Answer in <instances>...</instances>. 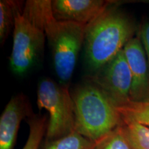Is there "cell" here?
Wrapping results in <instances>:
<instances>
[{
    "mask_svg": "<svg viewBox=\"0 0 149 149\" xmlns=\"http://www.w3.org/2000/svg\"><path fill=\"white\" fill-rule=\"evenodd\" d=\"M51 0H29L22 13L45 33L53 55L54 67L61 84L68 82L73 74L78 55L84 43L87 26L59 21L54 17Z\"/></svg>",
    "mask_w": 149,
    "mask_h": 149,
    "instance_id": "1",
    "label": "cell"
},
{
    "mask_svg": "<svg viewBox=\"0 0 149 149\" xmlns=\"http://www.w3.org/2000/svg\"><path fill=\"white\" fill-rule=\"evenodd\" d=\"M135 26L128 16L111 6L86 26L85 58L96 72L113 59L134 37Z\"/></svg>",
    "mask_w": 149,
    "mask_h": 149,
    "instance_id": "2",
    "label": "cell"
},
{
    "mask_svg": "<svg viewBox=\"0 0 149 149\" xmlns=\"http://www.w3.org/2000/svg\"><path fill=\"white\" fill-rule=\"evenodd\" d=\"M74 103L75 131L98 142L122 124L114 103L95 84L87 81L72 93Z\"/></svg>",
    "mask_w": 149,
    "mask_h": 149,
    "instance_id": "3",
    "label": "cell"
},
{
    "mask_svg": "<svg viewBox=\"0 0 149 149\" xmlns=\"http://www.w3.org/2000/svg\"><path fill=\"white\" fill-rule=\"evenodd\" d=\"M37 106L49 113L45 140H54L75 131L74 103L68 86L49 78L41 80L37 88Z\"/></svg>",
    "mask_w": 149,
    "mask_h": 149,
    "instance_id": "4",
    "label": "cell"
},
{
    "mask_svg": "<svg viewBox=\"0 0 149 149\" xmlns=\"http://www.w3.org/2000/svg\"><path fill=\"white\" fill-rule=\"evenodd\" d=\"M19 2L15 13L13 42L10 56V66L18 75L26 73L42 55L46 35L22 13Z\"/></svg>",
    "mask_w": 149,
    "mask_h": 149,
    "instance_id": "5",
    "label": "cell"
},
{
    "mask_svg": "<svg viewBox=\"0 0 149 149\" xmlns=\"http://www.w3.org/2000/svg\"><path fill=\"white\" fill-rule=\"evenodd\" d=\"M93 73L87 81L98 86L117 107L131 102L132 75L124 49Z\"/></svg>",
    "mask_w": 149,
    "mask_h": 149,
    "instance_id": "6",
    "label": "cell"
},
{
    "mask_svg": "<svg viewBox=\"0 0 149 149\" xmlns=\"http://www.w3.org/2000/svg\"><path fill=\"white\" fill-rule=\"evenodd\" d=\"M124 52L132 75L130 100L133 102L148 101L149 66L139 35L126 44Z\"/></svg>",
    "mask_w": 149,
    "mask_h": 149,
    "instance_id": "7",
    "label": "cell"
},
{
    "mask_svg": "<svg viewBox=\"0 0 149 149\" xmlns=\"http://www.w3.org/2000/svg\"><path fill=\"white\" fill-rule=\"evenodd\" d=\"M113 3L104 0H53L51 7L57 20L88 26Z\"/></svg>",
    "mask_w": 149,
    "mask_h": 149,
    "instance_id": "8",
    "label": "cell"
},
{
    "mask_svg": "<svg viewBox=\"0 0 149 149\" xmlns=\"http://www.w3.org/2000/svg\"><path fill=\"white\" fill-rule=\"evenodd\" d=\"M32 115V108L23 94L13 96L0 117V149H13L22 121Z\"/></svg>",
    "mask_w": 149,
    "mask_h": 149,
    "instance_id": "9",
    "label": "cell"
},
{
    "mask_svg": "<svg viewBox=\"0 0 149 149\" xmlns=\"http://www.w3.org/2000/svg\"><path fill=\"white\" fill-rule=\"evenodd\" d=\"M97 143L74 131L54 140H45L40 149H95Z\"/></svg>",
    "mask_w": 149,
    "mask_h": 149,
    "instance_id": "10",
    "label": "cell"
},
{
    "mask_svg": "<svg viewBox=\"0 0 149 149\" xmlns=\"http://www.w3.org/2000/svg\"><path fill=\"white\" fill-rule=\"evenodd\" d=\"M122 125L134 149H149V127L122 119Z\"/></svg>",
    "mask_w": 149,
    "mask_h": 149,
    "instance_id": "11",
    "label": "cell"
},
{
    "mask_svg": "<svg viewBox=\"0 0 149 149\" xmlns=\"http://www.w3.org/2000/svg\"><path fill=\"white\" fill-rule=\"evenodd\" d=\"M29 134L23 149H40L42 140L47 130L48 120L46 115H32L29 117Z\"/></svg>",
    "mask_w": 149,
    "mask_h": 149,
    "instance_id": "12",
    "label": "cell"
},
{
    "mask_svg": "<svg viewBox=\"0 0 149 149\" xmlns=\"http://www.w3.org/2000/svg\"><path fill=\"white\" fill-rule=\"evenodd\" d=\"M117 108L122 119L134 121L149 127V100L143 102H130L127 105Z\"/></svg>",
    "mask_w": 149,
    "mask_h": 149,
    "instance_id": "13",
    "label": "cell"
},
{
    "mask_svg": "<svg viewBox=\"0 0 149 149\" xmlns=\"http://www.w3.org/2000/svg\"><path fill=\"white\" fill-rule=\"evenodd\" d=\"M19 1H0V42L2 44L8 37L12 28H14L15 13Z\"/></svg>",
    "mask_w": 149,
    "mask_h": 149,
    "instance_id": "14",
    "label": "cell"
},
{
    "mask_svg": "<svg viewBox=\"0 0 149 149\" xmlns=\"http://www.w3.org/2000/svg\"><path fill=\"white\" fill-rule=\"evenodd\" d=\"M95 149H134L122 124L99 141Z\"/></svg>",
    "mask_w": 149,
    "mask_h": 149,
    "instance_id": "15",
    "label": "cell"
},
{
    "mask_svg": "<svg viewBox=\"0 0 149 149\" xmlns=\"http://www.w3.org/2000/svg\"><path fill=\"white\" fill-rule=\"evenodd\" d=\"M139 35L144 46L149 66V19L142 24L139 31Z\"/></svg>",
    "mask_w": 149,
    "mask_h": 149,
    "instance_id": "16",
    "label": "cell"
}]
</instances>
